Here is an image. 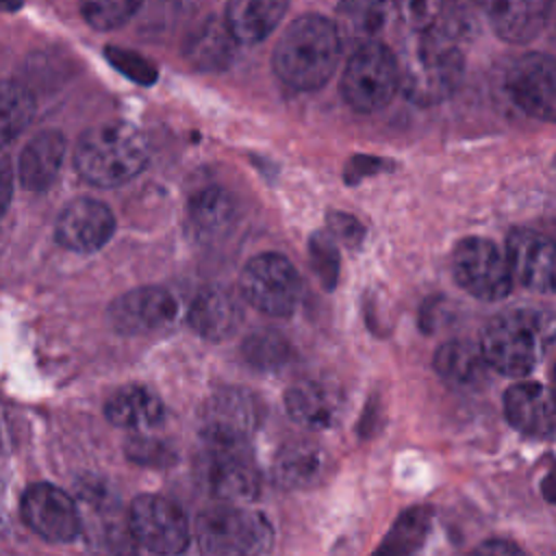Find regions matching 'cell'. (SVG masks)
<instances>
[{"instance_id":"15","label":"cell","mask_w":556,"mask_h":556,"mask_svg":"<svg viewBox=\"0 0 556 556\" xmlns=\"http://www.w3.org/2000/svg\"><path fill=\"white\" fill-rule=\"evenodd\" d=\"M22 517L33 532L52 543H67L80 534L74 497L46 482L26 489L22 497Z\"/></svg>"},{"instance_id":"27","label":"cell","mask_w":556,"mask_h":556,"mask_svg":"<svg viewBox=\"0 0 556 556\" xmlns=\"http://www.w3.org/2000/svg\"><path fill=\"white\" fill-rule=\"evenodd\" d=\"M387 0H339L334 26L341 43L348 41L356 48L371 43L387 22Z\"/></svg>"},{"instance_id":"38","label":"cell","mask_w":556,"mask_h":556,"mask_svg":"<svg viewBox=\"0 0 556 556\" xmlns=\"http://www.w3.org/2000/svg\"><path fill=\"white\" fill-rule=\"evenodd\" d=\"M387 165V161L382 159H374V156H356L350 165H348V172H345V178L350 182H356L361 180L363 176L367 174H376V172H382Z\"/></svg>"},{"instance_id":"42","label":"cell","mask_w":556,"mask_h":556,"mask_svg":"<svg viewBox=\"0 0 556 556\" xmlns=\"http://www.w3.org/2000/svg\"><path fill=\"white\" fill-rule=\"evenodd\" d=\"M545 28L549 30V37L556 41V0L552 4H547V22Z\"/></svg>"},{"instance_id":"13","label":"cell","mask_w":556,"mask_h":556,"mask_svg":"<svg viewBox=\"0 0 556 556\" xmlns=\"http://www.w3.org/2000/svg\"><path fill=\"white\" fill-rule=\"evenodd\" d=\"M506 258L513 278L534 293H556V239L534 228L506 235Z\"/></svg>"},{"instance_id":"20","label":"cell","mask_w":556,"mask_h":556,"mask_svg":"<svg viewBox=\"0 0 556 556\" xmlns=\"http://www.w3.org/2000/svg\"><path fill=\"white\" fill-rule=\"evenodd\" d=\"M187 321L200 337L224 341L241 326L243 311L235 293L224 287H208L193 298Z\"/></svg>"},{"instance_id":"40","label":"cell","mask_w":556,"mask_h":556,"mask_svg":"<svg viewBox=\"0 0 556 556\" xmlns=\"http://www.w3.org/2000/svg\"><path fill=\"white\" fill-rule=\"evenodd\" d=\"M11 193H13V172H11V163L0 156V217L7 213L9 202H11Z\"/></svg>"},{"instance_id":"9","label":"cell","mask_w":556,"mask_h":556,"mask_svg":"<svg viewBox=\"0 0 556 556\" xmlns=\"http://www.w3.org/2000/svg\"><path fill=\"white\" fill-rule=\"evenodd\" d=\"M239 289L243 300L256 311L271 317H287L300 302L302 280L287 256L265 252L245 263Z\"/></svg>"},{"instance_id":"29","label":"cell","mask_w":556,"mask_h":556,"mask_svg":"<svg viewBox=\"0 0 556 556\" xmlns=\"http://www.w3.org/2000/svg\"><path fill=\"white\" fill-rule=\"evenodd\" d=\"M35 117L33 93L13 80H0V148L9 146Z\"/></svg>"},{"instance_id":"45","label":"cell","mask_w":556,"mask_h":556,"mask_svg":"<svg viewBox=\"0 0 556 556\" xmlns=\"http://www.w3.org/2000/svg\"><path fill=\"white\" fill-rule=\"evenodd\" d=\"M554 387H556V367H554Z\"/></svg>"},{"instance_id":"8","label":"cell","mask_w":556,"mask_h":556,"mask_svg":"<svg viewBox=\"0 0 556 556\" xmlns=\"http://www.w3.org/2000/svg\"><path fill=\"white\" fill-rule=\"evenodd\" d=\"M452 274L460 289L484 302L504 300L515 285L506 252L491 239L476 235L454 245Z\"/></svg>"},{"instance_id":"10","label":"cell","mask_w":556,"mask_h":556,"mask_svg":"<svg viewBox=\"0 0 556 556\" xmlns=\"http://www.w3.org/2000/svg\"><path fill=\"white\" fill-rule=\"evenodd\" d=\"M258 424L261 404L243 389H219L200 408V434L206 445L243 447Z\"/></svg>"},{"instance_id":"25","label":"cell","mask_w":556,"mask_h":556,"mask_svg":"<svg viewBox=\"0 0 556 556\" xmlns=\"http://www.w3.org/2000/svg\"><path fill=\"white\" fill-rule=\"evenodd\" d=\"M104 413L113 426L146 430L163 419V404L152 389L143 384H126L109 397Z\"/></svg>"},{"instance_id":"1","label":"cell","mask_w":556,"mask_h":556,"mask_svg":"<svg viewBox=\"0 0 556 556\" xmlns=\"http://www.w3.org/2000/svg\"><path fill=\"white\" fill-rule=\"evenodd\" d=\"M400 89L417 106H434L456 93L465 76V54L441 26L413 33L397 59Z\"/></svg>"},{"instance_id":"44","label":"cell","mask_w":556,"mask_h":556,"mask_svg":"<svg viewBox=\"0 0 556 556\" xmlns=\"http://www.w3.org/2000/svg\"><path fill=\"white\" fill-rule=\"evenodd\" d=\"M0 450H2V430H0Z\"/></svg>"},{"instance_id":"2","label":"cell","mask_w":556,"mask_h":556,"mask_svg":"<svg viewBox=\"0 0 556 556\" xmlns=\"http://www.w3.org/2000/svg\"><path fill=\"white\" fill-rule=\"evenodd\" d=\"M341 56V37L332 20L306 13L295 17L274 48V72L282 83L300 91H313L328 83Z\"/></svg>"},{"instance_id":"3","label":"cell","mask_w":556,"mask_h":556,"mask_svg":"<svg viewBox=\"0 0 556 556\" xmlns=\"http://www.w3.org/2000/svg\"><path fill=\"white\" fill-rule=\"evenodd\" d=\"M556 341V317L536 308H510L493 315L480 332V350L491 369L528 376Z\"/></svg>"},{"instance_id":"39","label":"cell","mask_w":556,"mask_h":556,"mask_svg":"<svg viewBox=\"0 0 556 556\" xmlns=\"http://www.w3.org/2000/svg\"><path fill=\"white\" fill-rule=\"evenodd\" d=\"M471 556H528L521 547L504 539H491L473 549Z\"/></svg>"},{"instance_id":"17","label":"cell","mask_w":556,"mask_h":556,"mask_svg":"<svg viewBox=\"0 0 556 556\" xmlns=\"http://www.w3.org/2000/svg\"><path fill=\"white\" fill-rule=\"evenodd\" d=\"M115 232L111 208L93 198L72 200L56 219V239L74 252H96L109 243Z\"/></svg>"},{"instance_id":"30","label":"cell","mask_w":556,"mask_h":556,"mask_svg":"<svg viewBox=\"0 0 556 556\" xmlns=\"http://www.w3.org/2000/svg\"><path fill=\"white\" fill-rule=\"evenodd\" d=\"M232 195L222 187H204L189 202V217L198 232L217 235L232 219Z\"/></svg>"},{"instance_id":"43","label":"cell","mask_w":556,"mask_h":556,"mask_svg":"<svg viewBox=\"0 0 556 556\" xmlns=\"http://www.w3.org/2000/svg\"><path fill=\"white\" fill-rule=\"evenodd\" d=\"M22 4V0H0V9L4 11H15Z\"/></svg>"},{"instance_id":"11","label":"cell","mask_w":556,"mask_h":556,"mask_svg":"<svg viewBox=\"0 0 556 556\" xmlns=\"http://www.w3.org/2000/svg\"><path fill=\"white\" fill-rule=\"evenodd\" d=\"M130 528L137 543L159 556H178L189 545L185 513L161 495H139L130 506Z\"/></svg>"},{"instance_id":"19","label":"cell","mask_w":556,"mask_h":556,"mask_svg":"<svg viewBox=\"0 0 556 556\" xmlns=\"http://www.w3.org/2000/svg\"><path fill=\"white\" fill-rule=\"evenodd\" d=\"M493 33L508 43L532 41L547 22L545 0H480Z\"/></svg>"},{"instance_id":"31","label":"cell","mask_w":556,"mask_h":556,"mask_svg":"<svg viewBox=\"0 0 556 556\" xmlns=\"http://www.w3.org/2000/svg\"><path fill=\"white\" fill-rule=\"evenodd\" d=\"M232 43H237V39L228 30L226 22L219 24L213 20V22L204 24V28L198 30L195 37L189 41L187 56L198 67L215 70V67H222L230 59Z\"/></svg>"},{"instance_id":"41","label":"cell","mask_w":556,"mask_h":556,"mask_svg":"<svg viewBox=\"0 0 556 556\" xmlns=\"http://www.w3.org/2000/svg\"><path fill=\"white\" fill-rule=\"evenodd\" d=\"M543 493L549 502H556V469H552L543 480Z\"/></svg>"},{"instance_id":"22","label":"cell","mask_w":556,"mask_h":556,"mask_svg":"<svg viewBox=\"0 0 556 556\" xmlns=\"http://www.w3.org/2000/svg\"><path fill=\"white\" fill-rule=\"evenodd\" d=\"M65 154V137L59 130H43L35 135L20 154V182L28 191L48 189L61 172Z\"/></svg>"},{"instance_id":"18","label":"cell","mask_w":556,"mask_h":556,"mask_svg":"<svg viewBox=\"0 0 556 556\" xmlns=\"http://www.w3.org/2000/svg\"><path fill=\"white\" fill-rule=\"evenodd\" d=\"M504 413L523 434L549 439L556 434V393L539 382H517L504 393Z\"/></svg>"},{"instance_id":"14","label":"cell","mask_w":556,"mask_h":556,"mask_svg":"<svg viewBox=\"0 0 556 556\" xmlns=\"http://www.w3.org/2000/svg\"><path fill=\"white\" fill-rule=\"evenodd\" d=\"M202 482L217 502L248 504L258 495L261 480L243 447L208 445L202 460Z\"/></svg>"},{"instance_id":"33","label":"cell","mask_w":556,"mask_h":556,"mask_svg":"<svg viewBox=\"0 0 556 556\" xmlns=\"http://www.w3.org/2000/svg\"><path fill=\"white\" fill-rule=\"evenodd\" d=\"M143 0H78L83 20L96 30H113L126 24Z\"/></svg>"},{"instance_id":"23","label":"cell","mask_w":556,"mask_h":556,"mask_svg":"<svg viewBox=\"0 0 556 556\" xmlns=\"http://www.w3.org/2000/svg\"><path fill=\"white\" fill-rule=\"evenodd\" d=\"M291 0H228L226 26L239 43L263 41L282 20Z\"/></svg>"},{"instance_id":"35","label":"cell","mask_w":556,"mask_h":556,"mask_svg":"<svg viewBox=\"0 0 556 556\" xmlns=\"http://www.w3.org/2000/svg\"><path fill=\"white\" fill-rule=\"evenodd\" d=\"M395 7L413 33L434 28L443 13V0H395Z\"/></svg>"},{"instance_id":"24","label":"cell","mask_w":556,"mask_h":556,"mask_svg":"<svg viewBox=\"0 0 556 556\" xmlns=\"http://www.w3.org/2000/svg\"><path fill=\"white\" fill-rule=\"evenodd\" d=\"M285 408L300 426L308 430H326L337 424L341 402L319 382H298L285 393Z\"/></svg>"},{"instance_id":"16","label":"cell","mask_w":556,"mask_h":556,"mask_svg":"<svg viewBox=\"0 0 556 556\" xmlns=\"http://www.w3.org/2000/svg\"><path fill=\"white\" fill-rule=\"evenodd\" d=\"M176 315V300L167 289L139 287L109 304V324L122 334H146L167 326Z\"/></svg>"},{"instance_id":"26","label":"cell","mask_w":556,"mask_h":556,"mask_svg":"<svg viewBox=\"0 0 556 556\" xmlns=\"http://www.w3.org/2000/svg\"><path fill=\"white\" fill-rule=\"evenodd\" d=\"M324 450L313 441L287 443L274 460V478L285 489H302L317 482L324 473Z\"/></svg>"},{"instance_id":"37","label":"cell","mask_w":556,"mask_h":556,"mask_svg":"<svg viewBox=\"0 0 556 556\" xmlns=\"http://www.w3.org/2000/svg\"><path fill=\"white\" fill-rule=\"evenodd\" d=\"M328 230L334 237V241L339 239L348 248H358L361 241L365 239L363 224L354 215H348V213L332 211L328 215Z\"/></svg>"},{"instance_id":"36","label":"cell","mask_w":556,"mask_h":556,"mask_svg":"<svg viewBox=\"0 0 556 556\" xmlns=\"http://www.w3.org/2000/svg\"><path fill=\"white\" fill-rule=\"evenodd\" d=\"M106 56L111 59V63L126 76H130L132 80H139L143 85L154 83L156 78V70L139 54L130 52V50H119V48H109Z\"/></svg>"},{"instance_id":"12","label":"cell","mask_w":556,"mask_h":556,"mask_svg":"<svg viewBox=\"0 0 556 556\" xmlns=\"http://www.w3.org/2000/svg\"><path fill=\"white\" fill-rule=\"evenodd\" d=\"M513 102L539 122L556 124V56L547 52L521 54L506 74Z\"/></svg>"},{"instance_id":"7","label":"cell","mask_w":556,"mask_h":556,"mask_svg":"<svg viewBox=\"0 0 556 556\" xmlns=\"http://www.w3.org/2000/svg\"><path fill=\"white\" fill-rule=\"evenodd\" d=\"M400 89V65L393 50L371 41L356 48L341 76V96L356 113L384 109Z\"/></svg>"},{"instance_id":"32","label":"cell","mask_w":556,"mask_h":556,"mask_svg":"<svg viewBox=\"0 0 556 556\" xmlns=\"http://www.w3.org/2000/svg\"><path fill=\"white\" fill-rule=\"evenodd\" d=\"M245 361L263 371H274L282 367L289 358V343L276 330H256L243 343Z\"/></svg>"},{"instance_id":"5","label":"cell","mask_w":556,"mask_h":556,"mask_svg":"<svg viewBox=\"0 0 556 556\" xmlns=\"http://www.w3.org/2000/svg\"><path fill=\"white\" fill-rule=\"evenodd\" d=\"M202 556H261L271 543L269 521L245 504L215 502L195 519Z\"/></svg>"},{"instance_id":"21","label":"cell","mask_w":556,"mask_h":556,"mask_svg":"<svg viewBox=\"0 0 556 556\" xmlns=\"http://www.w3.org/2000/svg\"><path fill=\"white\" fill-rule=\"evenodd\" d=\"M432 365L437 374L454 389L476 391L489 382V363L480 350V343H471L465 339H454L443 343Z\"/></svg>"},{"instance_id":"6","label":"cell","mask_w":556,"mask_h":556,"mask_svg":"<svg viewBox=\"0 0 556 556\" xmlns=\"http://www.w3.org/2000/svg\"><path fill=\"white\" fill-rule=\"evenodd\" d=\"M80 536L93 556H137L139 543L130 528L128 508L104 484H83L74 497Z\"/></svg>"},{"instance_id":"34","label":"cell","mask_w":556,"mask_h":556,"mask_svg":"<svg viewBox=\"0 0 556 556\" xmlns=\"http://www.w3.org/2000/svg\"><path fill=\"white\" fill-rule=\"evenodd\" d=\"M308 250L317 278L324 282L326 289H332L339 278V252L334 237L330 232H315L311 237Z\"/></svg>"},{"instance_id":"28","label":"cell","mask_w":556,"mask_h":556,"mask_svg":"<svg viewBox=\"0 0 556 556\" xmlns=\"http://www.w3.org/2000/svg\"><path fill=\"white\" fill-rule=\"evenodd\" d=\"M432 510L428 506H413L397 517L384 541L371 556H410L421 543L430 528Z\"/></svg>"},{"instance_id":"4","label":"cell","mask_w":556,"mask_h":556,"mask_svg":"<svg viewBox=\"0 0 556 556\" xmlns=\"http://www.w3.org/2000/svg\"><path fill=\"white\" fill-rule=\"evenodd\" d=\"M74 163L96 187H117L135 178L148 163V143L128 122H104L83 132Z\"/></svg>"}]
</instances>
